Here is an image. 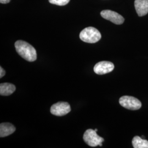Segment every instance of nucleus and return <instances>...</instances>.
Instances as JSON below:
<instances>
[{
  "label": "nucleus",
  "mask_w": 148,
  "mask_h": 148,
  "mask_svg": "<svg viewBox=\"0 0 148 148\" xmlns=\"http://www.w3.org/2000/svg\"><path fill=\"white\" fill-rule=\"evenodd\" d=\"M15 47L19 55L27 61L32 62L36 60V51L29 43L22 40H18L15 43Z\"/></svg>",
  "instance_id": "1"
},
{
  "label": "nucleus",
  "mask_w": 148,
  "mask_h": 148,
  "mask_svg": "<svg viewBox=\"0 0 148 148\" xmlns=\"http://www.w3.org/2000/svg\"><path fill=\"white\" fill-rule=\"evenodd\" d=\"M101 32L95 27H87L82 30L79 34L80 39L86 43H95L101 40Z\"/></svg>",
  "instance_id": "2"
},
{
  "label": "nucleus",
  "mask_w": 148,
  "mask_h": 148,
  "mask_svg": "<svg viewBox=\"0 0 148 148\" xmlns=\"http://www.w3.org/2000/svg\"><path fill=\"white\" fill-rule=\"evenodd\" d=\"M85 143L92 147L102 146V143L104 141L103 138L98 136L95 130L88 129L85 131L83 136Z\"/></svg>",
  "instance_id": "3"
},
{
  "label": "nucleus",
  "mask_w": 148,
  "mask_h": 148,
  "mask_svg": "<svg viewBox=\"0 0 148 148\" xmlns=\"http://www.w3.org/2000/svg\"><path fill=\"white\" fill-rule=\"evenodd\" d=\"M119 103L122 107L131 110H139L142 107L140 101L132 96H122L119 99Z\"/></svg>",
  "instance_id": "4"
},
{
  "label": "nucleus",
  "mask_w": 148,
  "mask_h": 148,
  "mask_svg": "<svg viewBox=\"0 0 148 148\" xmlns=\"http://www.w3.org/2000/svg\"><path fill=\"white\" fill-rule=\"evenodd\" d=\"M71 111V108L67 102L59 101L51 106V112L55 116H62L68 114Z\"/></svg>",
  "instance_id": "5"
},
{
  "label": "nucleus",
  "mask_w": 148,
  "mask_h": 148,
  "mask_svg": "<svg viewBox=\"0 0 148 148\" xmlns=\"http://www.w3.org/2000/svg\"><path fill=\"white\" fill-rule=\"evenodd\" d=\"M101 15L104 19L117 25L122 24L125 21V19L122 16L111 10H103L101 12Z\"/></svg>",
  "instance_id": "6"
},
{
  "label": "nucleus",
  "mask_w": 148,
  "mask_h": 148,
  "mask_svg": "<svg viewBox=\"0 0 148 148\" xmlns=\"http://www.w3.org/2000/svg\"><path fill=\"white\" fill-rule=\"evenodd\" d=\"M114 69V65L110 62L102 61L98 62L94 66V71L98 75H104L111 72Z\"/></svg>",
  "instance_id": "7"
},
{
  "label": "nucleus",
  "mask_w": 148,
  "mask_h": 148,
  "mask_svg": "<svg viewBox=\"0 0 148 148\" xmlns=\"http://www.w3.org/2000/svg\"><path fill=\"white\" fill-rule=\"evenodd\" d=\"M134 7L139 16H145L148 13V0H135Z\"/></svg>",
  "instance_id": "8"
},
{
  "label": "nucleus",
  "mask_w": 148,
  "mask_h": 148,
  "mask_svg": "<svg viewBox=\"0 0 148 148\" xmlns=\"http://www.w3.org/2000/svg\"><path fill=\"white\" fill-rule=\"evenodd\" d=\"M16 127L8 122L2 123L0 125V137H5L16 131Z\"/></svg>",
  "instance_id": "9"
},
{
  "label": "nucleus",
  "mask_w": 148,
  "mask_h": 148,
  "mask_svg": "<svg viewBox=\"0 0 148 148\" xmlns=\"http://www.w3.org/2000/svg\"><path fill=\"white\" fill-rule=\"evenodd\" d=\"M16 86L10 83H2L0 85V95L8 96L12 95L16 90Z\"/></svg>",
  "instance_id": "10"
},
{
  "label": "nucleus",
  "mask_w": 148,
  "mask_h": 148,
  "mask_svg": "<svg viewBox=\"0 0 148 148\" xmlns=\"http://www.w3.org/2000/svg\"><path fill=\"white\" fill-rule=\"evenodd\" d=\"M132 143L134 148H148V140L139 136L134 137Z\"/></svg>",
  "instance_id": "11"
},
{
  "label": "nucleus",
  "mask_w": 148,
  "mask_h": 148,
  "mask_svg": "<svg viewBox=\"0 0 148 148\" xmlns=\"http://www.w3.org/2000/svg\"><path fill=\"white\" fill-rule=\"evenodd\" d=\"M70 0H49V3L53 5L63 6L66 5Z\"/></svg>",
  "instance_id": "12"
},
{
  "label": "nucleus",
  "mask_w": 148,
  "mask_h": 148,
  "mask_svg": "<svg viewBox=\"0 0 148 148\" xmlns=\"http://www.w3.org/2000/svg\"><path fill=\"white\" fill-rule=\"evenodd\" d=\"M5 74V70L1 66L0 67V78H2V77H3Z\"/></svg>",
  "instance_id": "13"
},
{
  "label": "nucleus",
  "mask_w": 148,
  "mask_h": 148,
  "mask_svg": "<svg viewBox=\"0 0 148 148\" xmlns=\"http://www.w3.org/2000/svg\"><path fill=\"white\" fill-rule=\"evenodd\" d=\"M11 1V0H0V2L2 4H6L9 3Z\"/></svg>",
  "instance_id": "14"
},
{
  "label": "nucleus",
  "mask_w": 148,
  "mask_h": 148,
  "mask_svg": "<svg viewBox=\"0 0 148 148\" xmlns=\"http://www.w3.org/2000/svg\"><path fill=\"white\" fill-rule=\"evenodd\" d=\"M95 131H96V132H97V131H98V130H97V129H95Z\"/></svg>",
  "instance_id": "15"
}]
</instances>
